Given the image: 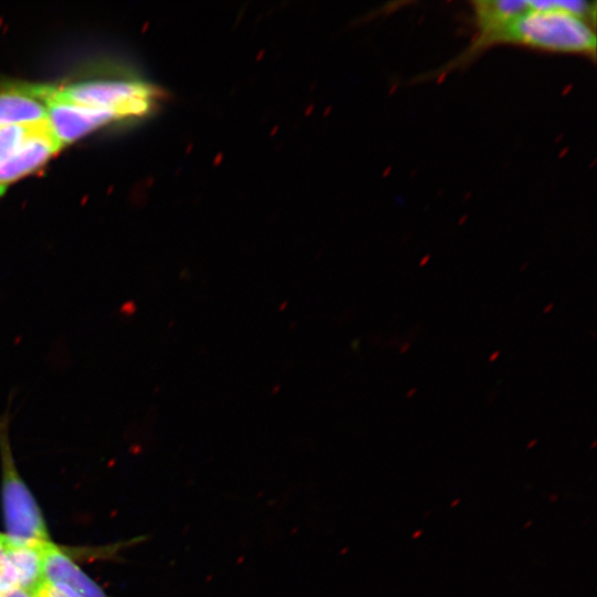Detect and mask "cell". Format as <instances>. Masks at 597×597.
<instances>
[{"instance_id": "obj_13", "label": "cell", "mask_w": 597, "mask_h": 597, "mask_svg": "<svg viewBox=\"0 0 597 597\" xmlns=\"http://www.w3.org/2000/svg\"><path fill=\"white\" fill-rule=\"evenodd\" d=\"M0 597H35V595L21 588H12L0 593Z\"/></svg>"}, {"instance_id": "obj_4", "label": "cell", "mask_w": 597, "mask_h": 597, "mask_svg": "<svg viewBox=\"0 0 597 597\" xmlns=\"http://www.w3.org/2000/svg\"><path fill=\"white\" fill-rule=\"evenodd\" d=\"M46 119L62 146L108 123L122 122L109 111L85 106L61 96L55 86L48 102Z\"/></svg>"}, {"instance_id": "obj_10", "label": "cell", "mask_w": 597, "mask_h": 597, "mask_svg": "<svg viewBox=\"0 0 597 597\" xmlns=\"http://www.w3.org/2000/svg\"><path fill=\"white\" fill-rule=\"evenodd\" d=\"M40 122L0 126V164L7 160L24 144L34 133Z\"/></svg>"}, {"instance_id": "obj_1", "label": "cell", "mask_w": 597, "mask_h": 597, "mask_svg": "<svg viewBox=\"0 0 597 597\" xmlns=\"http://www.w3.org/2000/svg\"><path fill=\"white\" fill-rule=\"evenodd\" d=\"M530 9L485 39L479 51L514 44L536 51L578 54L595 60V25L567 11L563 0L528 1Z\"/></svg>"}, {"instance_id": "obj_15", "label": "cell", "mask_w": 597, "mask_h": 597, "mask_svg": "<svg viewBox=\"0 0 597 597\" xmlns=\"http://www.w3.org/2000/svg\"><path fill=\"white\" fill-rule=\"evenodd\" d=\"M553 307H554V304H553V303H549V304L544 308L543 312H544V313H547V312H549L551 308H553Z\"/></svg>"}, {"instance_id": "obj_9", "label": "cell", "mask_w": 597, "mask_h": 597, "mask_svg": "<svg viewBox=\"0 0 597 597\" xmlns=\"http://www.w3.org/2000/svg\"><path fill=\"white\" fill-rule=\"evenodd\" d=\"M530 9L528 1L480 0L472 2L473 22L476 29L471 43L480 42L493 34Z\"/></svg>"}, {"instance_id": "obj_7", "label": "cell", "mask_w": 597, "mask_h": 597, "mask_svg": "<svg viewBox=\"0 0 597 597\" xmlns=\"http://www.w3.org/2000/svg\"><path fill=\"white\" fill-rule=\"evenodd\" d=\"M40 544H17L9 538L7 564L0 586L1 593L12 588H21L35 594L46 583Z\"/></svg>"}, {"instance_id": "obj_17", "label": "cell", "mask_w": 597, "mask_h": 597, "mask_svg": "<svg viewBox=\"0 0 597 597\" xmlns=\"http://www.w3.org/2000/svg\"><path fill=\"white\" fill-rule=\"evenodd\" d=\"M534 444H536V440H532L530 444H527V448H531L533 447Z\"/></svg>"}, {"instance_id": "obj_12", "label": "cell", "mask_w": 597, "mask_h": 597, "mask_svg": "<svg viewBox=\"0 0 597 597\" xmlns=\"http://www.w3.org/2000/svg\"><path fill=\"white\" fill-rule=\"evenodd\" d=\"M9 538L4 534H0V584L3 577L6 564H7V548Z\"/></svg>"}, {"instance_id": "obj_3", "label": "cell", "mask_w": 597, "mask_h": 597, "mask_svg": "<svg viewBox=\"0 0 597 597\" xmlns=\"http://www.w3.org/2000/svg\"><path fill=\"white\" fill-rule=\"evenodd\" d=\"M0 455L7 536L13 543L24 545L49 541L41 512L14 465L9 440L8 411L0 415Z\"/></svg>"}, {"instance_id": "obj_6", "label": "cell", "mask_w": 597, "mask_h": 597, "mask_svg": "<svg viewBox=\"0 0 597 597\" xmlns=\"http://www.w3.org/2000/svg\"><path fill=\"white\" fill-rule=\"evenodd\" d=\"M62 147L48 119L41 121L24 144L0 164V196L12 182L41 168Z\"/></svg>"}, {"instance_id": "obj_2", "label": "cell", "mask_w": 597, "mask_h": 597, "mask_svg": "<svg viewBox=\"0 0 597 597\" xmlns=\"http://www.w3.org/2000/svg\"><path fill=\"white\" fill-rule=\"evenodd\" d=\"M56 92L75 103L109 111L122 122L148 117L166 98L160 87L138 77L81 81Z\"/></svg>"}, {"instance_id": "obj_11", "label": "cell", "mask_w": 597, "mask_h": 597, "mask_svg": "<svg viewBox=\"0 0 597 597\" xmlns=\"http://www.w3.org/2000/svg\"><path fill=\"white\" fill-rule=\"evenodd\" d=\"M34 595L35 597H77L70 591L57 588L49 583H45Z\"/></svg>"}, {"instance_id": "obj_5", "label": "cell", "mask_w": 597, "mask_h": 597, "mask_svg": "<svg viewBox=\"0 0 597 597\" xmlns=\"http://www.w3.org/2000/svg\"><path fill=\"white\" fill-rule=\"evenodd\" d=\"M54 86L20 81L0 83V126L31 124L46 119Z\"/></svg>"}, {"instance_id": "obj_8", "label": "cell", "mask_w": 597, "mask_h": 597, "mask_svg": "<svg viewBox=\"0 0 597 597\" xmlns=\"http://www.w3.org/2000/svg\"><path fill=\"white\" fill-rule=\"evenodd\" d=\"M40 549L46 583L77 597H106L103 590L53 543L42 542Z\"/></svg>"}, {"instance_id": "obj_16", "label": "cell", "mask_w": 597, "mask_h": 597, "mask_svg": "<svg viewBox=\"0 0 597 597\" xmlns=\"http://www.w3.org/2000/svg\"><path fill=\"white\" fill-rule=\"evenodd\" d=\"M415 392H416V388L410 389V390L407 392V398H410L411 396H413Z\"/></svg>"}, {"instance_id": "obj_14", "label": "cell", "mask_w": 597, "mask_h": 597, "mask_svg": "<svg viewBox=\"0 0 597 597\" xmlns=\"http://www.w3.org/2000/svg\"><path fill=\"white\" fill-rule=\"evenodd\" d=\"M500 355V350H496L494 352L493 354H491V356L489 357V362H494Z\"/></svg>"}]
</instances>
